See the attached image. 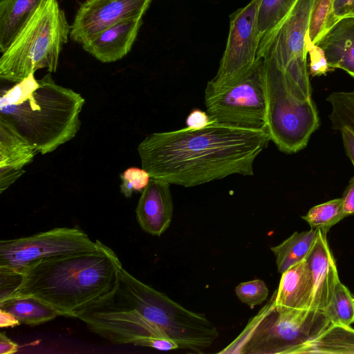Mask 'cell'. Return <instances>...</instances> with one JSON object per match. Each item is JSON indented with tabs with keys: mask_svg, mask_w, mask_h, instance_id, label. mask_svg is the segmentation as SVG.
<instances>
[{
	"mask_svg": "<svg viewBox=\"0 0 354 354\" xmlns=\"http://www.w3.org/2000/svg\"><path fill=\"white\" fill-rule=\"evenodd\" d=\"M270 141L266 129L212 122L151 133L138 151L151 178L191 187L236 174L253 176L254 160Z\"/></svg>",
	"mask_w": 354,
	"mask_h": 354,
	"instance_id": "1",
	"label": "cell"
},
{
	"mask_svg": "<svg viewBox=\"0 0 354 354\" xmlns=\"http://www.w3.org/2000/svg\"><path fill=\"white\" fill-rule=\"evenodd\" d=\"M122 267L115 252L100 241L95 250L29 263L18 274V285L6 298L34 297L53 307L59 316L79 318L113 295Z\"/></svg>",
	"mask_w": 354,
	"mask_h": 354,
	"instance_id": "2",
	"label": "cell"
},
{
	"mask_svg": "<svg viewBox=\"0 0 354 354\" xmlns=\"http://www.w3.org/2000/svg\"><path fill=\"white\" fill-rule=\"evenodd\" d=\"M30 74L0 97V117L10 122L42 155L73 139L80 130L84 98L58 85L50 73Z\"/></svg>",
	"mask_w": 354,
	"mask_h": 354,
	"instance_id": "3",
	"label": "cell"
},
{
	"mask_svg": "<svg viewBox=\"0 0 354 354\" xmlns=\"http://www.w3.org/2000/svg\"><path fill=\"white\" fill-rule=\"evenodd\" d=\"M107 301L133 309L161 329L181 349L202 353L219 333L205 314L189 310L139 281L122 267L118 288Z\"/></svg>",
	"mask_w": 354,
	"mask_h": 354,
	"instance_id": "4",
	"label": "cell"
},
{
	"mask_svg": "<svg viewBox=\"0 0 354 354\" xmlns=\"http://www.w3.org/2000/svg\"><path fill=\"white\" fill-rule=\"evenodd\" d=\"M71 29L57 0L44 3L2 53L0 78L16 83L38 69L56 72Z\"/></svg>",
	"mask_w": 354,
	"mask_h": 354,
	"instance_id": "5",
	"label": "cell"
},
{
	"mask_svg": "<svg viewBox=\"0 0 354 354\" xmlns=\"http://www.w3.org/2000/svg\"><path fill=\"white\" fill-rule=\"evenodd\" d=\"M324 311L278 310L274 292L241 334L219 353L290 354L330 325Z\"/></svg>",
	"mask_w": 354,
	"mask_h": 354,
	"instance_id": "6",
	"label": "cell"
},
{
	"mask_svg": "<svg viewBox=\"0 0 354 354\" xmlns=\"http://www.w3.org/2000/svg\"><path fill=\"white\" fill-rule=\"evenodd\" d=\"M314 0H297L286 17L260 40L257 57L279 71L293 95L312 99L306 35Z\"/></svg>",
	"mask_w": 354,
	"mask_h": 354,
	"instance_id": "7",
	"label": "cell"
},
{
	"mask_svg": "<svg viewBox=\"0 0 354 354\" xmlns=\"http://www.w3.org/2000/svg\"><path fill=\"white\" fill-rule=\"evenodd\" d=\"M206 111L214 122L266 129V93L260 57L245 72L221 84L209 81L205 90Z\"/></svg>",
	"mask_w": 354,
	"mask_h": 354,
	"instance_id": "8",
	"label": "cell"
},
{
	"mask_svg": "<svg viewBox=\"0 0 354 354\" xmlns=\"http://www.w3.org/2000/svg\"><path fill=\"white\" fill-rule=\"evenodd\" d=\"M264 65L266 93V131L278 149L296 153L306 145L319 126L318 112L312 99L295 97L284 77Z\"/></svg>",
	"mask_w": 354,
	"mask_h": 354,
	"instance_id": "9",
	"label": "cell"
},
{
	"mask_svg": "<svg viewBox=\"0 0 354 354\" xmlns=\"http://www.w3.org/2000/svg\"><path fill=\"white\" fill-rule=\"evenodd\" d=\"M93 241L78 226L55 227L29 236L0 241V274L18 275L29 263L40 259L95 250Z\"/></svg>",
	"mask_w": 354,
	"mask_h": 354,
	"instance_id": "10",
	"label": "cell"
},
{
	"mask_svg": "<svg viewBox=\"0 0 354 354\" xmlns=\"http://www.w3.org/2000/svg\"><path fill=\"white\" fill-rule=\"evenodd\" d=\"M93 333L116 344H133L168 351L179 346L133 309L106 301L79 317Z\"/></svg>",
	"mask_w": 354,
	"mask_h": 354,
	"instance_id": "11",
	"label": "cell"
},
{
	"mask_svg": "<svg viewBox=\"0 0 354 354\" xmlns=\"http://www.w3.org/2000/svg\"><path fill=\"white\" fill-rule=\"evenodd\" d=\"M259 3L260 0H251L230 15L226 46L211 83L229 81L248 71L257 59L260 41L257 29Z\"/></svg>",
	"mask_w": 354,
	"mask_h": 354,
	"instance_id": "12",
	"label": "cell"
},
{
	"mask_svg": "<svg viewBox=\"0 0 354 354\" xmlns=\"http://www.w3.org/2000/svg\"><path fill=\"white\" fill-rule=\"evenodd\" d=\"M151 0H86L79 7L70 32L79 44L131 17L143 16Z\"/></svg>",
	"mask_w": 354,
	"mask_h": 354,
	"instance_id": "13",
	"label": "cell"
},
{
	"mask_svg": "<svg viewBox=\"0 0 354 354\" xmlns=\"http://www.w3.org/2000/svg\"><path fill=\"white\" fill-rule=\"evenodd\" d=\"M327 232L318 231L306 260L311 272L313 291L310 309L324 311L329 305L339 281L336 263L327 240Z\"/></svg>",
	"mask_w": 354,
	"mask_h": 354,
	"instance_id": "14",
	"label": "cell"
},
{
	"mask_svg": "<svg viewBox=\"0 0 354 354\" xmlns=\"http://www.w3.org/2000/svg\"><path fill=\"white\" fill-rule=\"evenodd\" d=\"M169 183L151 178L141 192L136 209L141 229L152 236H160L170 226L174 204Z\"/></svg>",
	"mask_w": 354,
	"mask_h": 354,
	"instance_id": "15",
	"label": "cell"
},
{
	"mask_svg": "<svg viewBox=\"0 0 354 354\" xmlns=\"http://www.w3.org/2000/svg\"><path fill=\"white\" fill-rule=\"evenodd\" d=\"M38 153L8 121L0 117V193L14 183Z\"/></svg>",
	"mask_w": 354,
	"mask_h": 354,
	"instance_id": "16",
	"label": "cell"
},
{
	"mask_svg": "<svg viewBox=\"0 0 354 354\" xmlns=\"http://www.w3.org/2000/svg\"><path fill=\"white\" fill-rule=\"evenodd\" d=\"M142 17L124 19L82 44L83 49L103 63L114 62L131 50L142 24Z\"/></svg>",
	"mask_w": 354,
	"mask_h": 354,
	"instance_id": "17",
	"label": "cell"
},
{
	"mask_svg": "<svg viewBox=\"0 0 354 354\" xmlns=\"http://www.w3.org/2000/svg\"><path fill=\"white\" fill-rule=\"evenodd\" d=\"M313 291L311 272L306 259L291 266L281 274L274 291L278 310L310 309Z\"/></svg>",
	"mask_w": 354,
	"mask_h": 354,
	"instance_id": "18",
	"label": "cell"
},
{
	"mask_svg": "<svg viewBox=\"0 0 354 354\" xmlns=\"http://www.w3.org/2000/svg\"><path fill=\"white\" fill-rule=\"evenodd\" d=\"M315 44L333 71L342 69L354 78V15L339 19Z\"/></svg>",
	"mask_w": 354,
	"mask_h": 354,
	"instance_id": "19",
	"label": "cell"
},
{
	"mask_svg": "<svg viewBox=\"0 0 354 354\" xmlns=\"http://www.w3.org/2000/svg\"><path fill=\"white\" fill-rule=\"evenodd\" d=\"M48 0H1L0 51L3 53Z\"/></svg>",
	"mask_w": 354,
	"mask_h": 354,
	"instance_id": "20",
	"label": "cell"
},
{
	"mask_svg": "<svg viewBox=\"0 0 354 354\" xmlns=\"http://www.w3.org/2000/svg\"><path fill=\"white\" fill-rule=\"evenodd\" d=\"M296 353L354 354V329L350 326L330 324L318 336L290 352Z\"/></svg>",
	"mask_w": 354,
	"mask_h": 354,
	"instance_id": "21",
	"label": "cell"
},
{
	"mask_svg": "<svg viewBox=\"0 0 354 354\" xmlns=\"http://www.w3.org/2000/svg\"><path fill=\"white\" fill-rule=\"evenodd\" d=\"M0 309L13 315L21 324L36 326L59 316L43 301L31 296H12L0 300Z\"/></svg>",
	"mask_w": 354,
	"mask_h": 354,
	"instance_id": "22",
	"label": "cell"
},
{
	"mask_svg": "<svg viewBox=\"0 0 354 354\" xmlns=\"http://www.w3.org/2000/svg\"><path fill=\"white\" fill-rule=\"evenodd\" d=\"M319 230L295 232L270 250L276 258L278 272L282 274L291 266L305 259L318 234Z\"/></svg>",
	"mask_w": 354,
	"mask_h": 354,
	"instance_id": "23",
	"label": "cell"
},
{
	"mask_svg": "<svg viewBox=\"0 0 354 354\" xmlns=\"http://www.w3.org/2000/svg\"><path fill=\"white\" fill-rule=\"evenodd\" d=\"M324 313L331 324L350 326L354 323V295L340 280Z\"/></svg>",
	"mask_w": 354,
	"mask_h": 354,
	"instance_id": "24",
	"label": "cell"
},
{
	"mask_svg": "<svg viewBox=\"0 0 354 354\" xmlns=\"http://www.w3.org/2000/svg\"><path fill=\"white\" fill-rule=\"evenodd\" d=\"M297 1L260 0L257 28L260 40L286 17Z\"/></svg>",
	"mask_w": 354,
	"mask_h": 354,
	"instance_id": "25",
	"label": "cell"
},
{
	"mask_svg": "<svg viewBox=\"0 0 354 354\" xmlns=\"http://www.w3.org/2000/svg\"><path fill=\"white\" fill-rule=\"evenodd\" d=\"M345 217L341 198L313 206L305 216H301L310 225V229L326 232Z\"/></svg>",
	"mask_w": 354,
	"mask_h": 354,
	"instance_id": "26",
	"label": "cell"
},
{
	"mask_svg": "<svg viewBox=\"0 0 354 354\" xmlns=\"http://www.w3.org/2000/svg\"><path fill=\"white\" fill-rule=\"evenodd\" d=\"M326 100L331 106L332 128L338 131L345 127L354 133V91L333 92Z\"/></svg>",
	"mask_w": 354,
	"mask_h": 354,
	"instance_id": "27",
	"label": "cell"
},
{
	"mask_svg": "<svg viewBox=\"0 0 354 354\" xmlns=\"http://www.w3.org/2000/svg\"><path fill=\"white\" fill-rule=\"evenodd\" d=\"M334 0H314L308 23V32L310 41L316 44L335 24Z\"/></svg>",
	"mask_w": 354,
	"mask_h": 354,
	"instance_id": "28",
	"label": "cell"
},
{
	"mask_svg": "<svg viewBox=\"0 0 354 354\" xmlns=\"http://www.w3.org/2000/svg\"><path fill=\"white\" fill-rule=\"evenodd\" d=\"M235 293L242 303L254 308L267 299L269 290L263 281L254 279L240 283L235 288Z\"/></svg>",
	"mask_w": 354,
	"mask_h": 354,
	"instance_id": "29",
	"label": "cell"
},
{
	"mask_svg": "<svg viewBox=\"0 0 354 354\" xmlns=\"http://www.w3.org/2000/svg\"><path fill=\"white\" fill-rule=\"evenodd\" d=\"M120 192L126 198H130L133 192H142L151 179L145 169L136 167L127 168L120 174Z\"/></svg>",
	"mask_w": 354,
	"mask_h": 354,
	"instance_id": "30",
	"label": "cell"
},
{
	"mask_svg": "<svg viewBox=\"0 0 354 354\" xmlns=\"http://www.w3.org/2000/svg\"><path fill=\"white\" fill-rule=\"evenodd\" d=\"M306 48L310 55L309 75L313 77L320 76L333 71L328 64L323 50L310 41L308 32L306 35Z\"/></svg>",
	"mask_w": 354,
	"mask_h": 354,
	"instance_id": "31",
	"label": "cell"
},
{
	"mask_svg": "<svg viewBox=\"0 0 354 354\" xmlns=\"http://www.w3.org/2000/svg\"><path fill=\"white\" fill-rule=\"evenodd\" d=\"M214 122L207 111L193 109L185 120L186 127L191 129H199L207 127Z\"/></svg>",
	"mask_w": 354,
	"mask_h": 354,
	"instance_id": "32",
	"label": "cell"
},
{
	"mask_svg": "<svg viewBox=\"0 0 354 354\" xmlns=\"http://www.w3.org/2000/svg\"><path fill=\"white\" fill-rule=\"evenodd\" d=\"M341 198L346 217L354 215V176L351 178Z\"/></svg>",
	"mask_w": 354,
	"mask_h": 354,
	"instance_id": "33",
	"label": "cell"
},
{
	"mask_svg": "<svg viewBox=\"0 0 354 354\" xmlns=\"http://www.w3.org/2000/svg\"><path fill=\"white\" fill-rule=\"evenodd\" d=\"M354 9V0H334L333 16L335 24Z\"/></svg>",
	"mask_w": 354,
	"mask_h": 354,
	"instance_id": "34",
	"label": "cell"
},
{
	"mask_svg": "<svg viewBox=\"0 0 354 354\" xmlns=\"http://www.w3.org/2000/svg\"><path fill=\"white\" fill-rule=\"evenodd\" d=\"M340 131L346 153L354 166V133L348 129L342 127Z\"/></svg>",
	"mask_w": 354,
	"mask_h": 354,
	"instance_id": "35",
	"label": "cell"
},
{
	"mask_svg": "<svg viewBox=\"0 0 354 354\" xmlns=\"http://www.w3.org/2000/svg\"><path fill=\"white\" fill-rule=\"evenodd\" d=\"M19 346L3 333H0V354H12L18 351Z\"/></svg>",
	"mask_w": 354,
	"mask_h": 354,
	"instance_id": "36",
	"label": "cell"
},
{
	"mask_svg": "<svg viewBox=\"0 0 354 354\" xmlns=\"http://www.w3.org/2000/svg\"><path fill=\"white\" fill-rule=\"evenodd\" d=\"M21 323L11 313L0 309V327L8 328L19 326Z\"/></svg>",
	"mask_w": 354,
	"mask_h": 354,
	"instance_id": "37",
	"label": "cell"
},
{
	"mask_svg": "<svg viewBox=\"0 0 354 354\" xmlns=\"http://www.w3.org/2000/svg\"><path fill=\"white\" fill-rule=\"evenodd\" d=\"M349 15H354V9Z\"/></svg>",
	"mask_w": 354,
	"mask_h": 354,
	"instance_id": "38",
	"label": "cell"
}]
</instances>
